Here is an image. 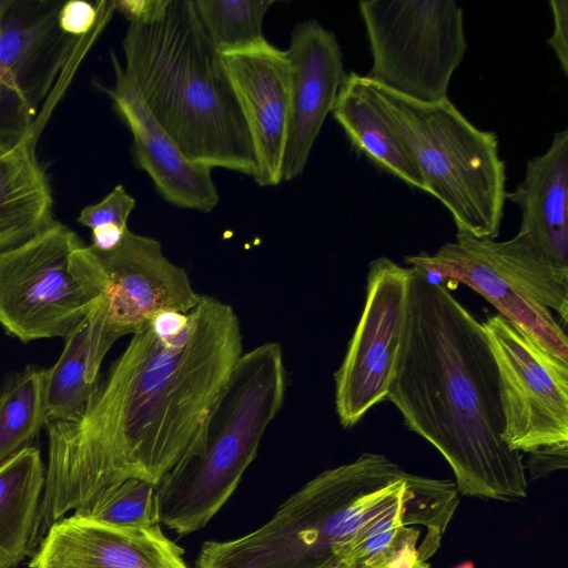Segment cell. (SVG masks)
<instances>
[{
  "label": "cell",
  "mask_w": 568,
  "mask_h": 568,
  "mask_svg": "<svg viewBox=\"0 0 568 568\" xmlns=\"http://www.w3.org/2000/svg\"><path fill=\"white\" fill-rule=\"evenodd\" d=\"M242 354L236 313L206 295L179 334L148 326L132 335L81 415L45 425L39 530L84 515L126 479L158 485L187 454Z\"/></svg>",
  "instance_id": "obj_1"
},
{
  "label": "cell",
  "mask_w": 568,
  "mask_h": 568,
  "mask_svg": "<svg viewBox=\"0 0 568 568\" xmlns=\"http://www.w3.org/2000/svg\"><path fill=\"white\" fill-rule=\"evenodd\" d=\"M413 267L408 318L387 400L445 458L464 496H527L519 452L503 439L499 377L483 324L446 284Z\"/></svg>",
  "instance_id": "obj_2"
},
{
  "label": "cell",
  "mask_w": 568,
  "mask_h": 568,
  "mask_svg": "<svg viewBox=\"0 0 568 568\" xmlns=\"http://www.w3.org/2000/svg\"><path fill=\"white\" fill-rule=\"evenodd\" d=\"M122 70L152 118L192 162L252 179V141L219 51L193 0H159L129 22Z\"/></svg>",
  "instance_id": "obj_3"
},
{
  "label": "cell",
  "mask_w": 568,
  "mask_h": 568,
  "mask_svg": "<svg viewBox=\"0 0 568 568\" xmlns=\"http://www.w3.org/2000/svg\"><path fill=\"white\" fill-rule=\"evenodd\" d=\"M286 372L281 345L243 353L187 454L160 480V523L184 536L224 506L282 408Z\"/></svg>",
  "instance_id": "obj_4"
},
{
  "label": "cell",
  "mask_w": 568,
  "mask_h": 568,
  "mask_svg": "<svg viewBox=\"0 0 568 568\" xmlns=\"http://www.w3.org/2000/svg\"><path fill=\"white\" fill-rule=\"evenodd\" d=\"M367 81L457 234L495 240L507 193L497 134L476 128L448 98L422 103Z\"/></svg>",
  "instance_id": "obj_5"
},
{
  "label": "cell",
  "mask_w": 568,
  "mask_h": 568,
  "mask_svg": "<svg viewBox=\"0 0 568 568\" xmlns=\"http://www.w3.org/2000/svg\"><path fill=\"white\" fill-rule=\"evenodd\" d=\"M438 280L463 283L541 349L568 364V274L556 270L527 233L507 241L457 234L434 254L404 258Z\"/></svg>",
  "instance_id": "obj_6"
},
{
  "label": "cell",
  "mask_w": 568,
  "mask_h": 568,
  "mask_svg": "<svg viewBox=\"0 0 568 568\" xmlns=\"http://www.w3.org/2000/svg\"><path fill=\"white\" fill-rule=\"evenodd\" d=\"M373 83L422 103L447 98L467 48L464 10L454 0H363Z\"/></svg>",
  "instance_id": "obj_7"
},
{
  "label": "cell",
  "mask_w": 568,
  "mask_h": 568,
  "mask_svg": "<svg viewBox=\"0 0 568 568\" xmlns=\"http://www.w3.org/2000/svg\"><path fill=\"white\" fill-rule=\"evenodd\" d=\"M81 240L54 222L24 243L0 253V325L28 343L67 337L91 312L95 298L70 263Z\"/></svg>",
  "instance_id": "obj_8"
},
{
  "label": "cell",
  "mask_w": 568,
  "mask_h": 568,
  "mask_svg": "<svg viewBox=\"0 0 568 568\" xmlns=\"http://www.w3.org/2000/svg\"><path fill=\"white\" fill-rule=\"evenodd\" d=\"M413 267L381 256L368 266L365 304L334 374L335 407L343 428L387 400L405 335Z\"/></svg>",
  "instance_id": "obj_9"
},
{
  "label": "cell",
  "mask_w": 568,
  "mask_h": 568,
  "mask_svg": "<svg viewBox=\"0 0 568 568\" xmlns=\"http://www.w3.org/2000/svg\"><path fill=\"white\" fill-rule=\"evenodd\" d=\"M481 324L498 371L504 442L527 454L568 445V364L498 314Z\"/></svg>",
  "instance_id": "obj_10"
},
{
  "label": "cell",
  "mask_w": 568,
  "mask_h": 568,
  "mask_svg": "<svg viewBox=\"0 0 568 568\" xmlns=\"http://www.w3.org/2000/svg\"><path fill=\"white\" fill-rule=\"evenodd\" d=\"M93 251L101 268L103 335L111 346L145 329L158 313H189L202 298L185 270L172 263L153 237L129 230L115 248Z\"/></svg>",
  "instance_id": "obj_11"
},
{
  "label": "cell",
  "mask_w": 568,
  "mask_h": 568,
  "mask_svg": "<svg viewBox=\"0 0 568 568\" xmlns=\"http://www.w3.org/2000/svg\"><path fill=\"white\" fill-rule=\"evenodd\" d=\"M62 1L0 0V122L30 125L77 37L59 27Z\"/></svg>",
  "instance_id": "obj_12"
},
{
  "label": "cell",
  "mask_w": 568,
  "mask_h": 568,
  "mask_svg": "<svg viewBox=\"0 0 568 568\" xmlns=\"http://www.w3.org/2000/svg\"><path fill=\"white\" fill-rule=\"evenodd\" d=\"M244 118L257 165V185L282 183L291 111V64L286 51L265 39L220 53Z\"/></svg>",
  "instance_id": "obj_13"
},
{
  "label": "cell",
  "mask_w": 568,
  "mask_h": 568,
  "mask_svg": "<svg viewBox=\"0 0 568 568\" xmlns=\"http://www.w3.org/2000/svg\"><path fill=\"white\" fill-rule=\"evenodd\" d=\"M160 525L128 528L71 514L51 525L29 568H190Z\"/></svg>",
  "instance_id": "obj_14"
},
{
  "label": "cell",
  "mask_w": 568,
  "mask_h": 568,
  "mask_svg": "<svg viewBox=\"0 0 568 568\" xmlns=\"http://www.w3.org/2000/svg\"><path fill=\"white\" fill-rule=\"evenodd\" d=\"M285 51L291 64V111L282 182L304 172L346 74L335 34L316 20L298 23Z\"/></svg>",
  "instance_id": "obj_15"
},
{
  "label": "cell",
  "mask_w": 568,
  "mask_h": 568,
  "mask_svg": "<svg viewBox=\"0 0 568 568\" xmlns=\"http://www.w3.org/2000/svg\"><path fill=\"white\" fill-rule=\"evenodd\" d=\"M114 84L104 88L113 108L132 134L131 153L138 169L153 182L158 194L180 209L212 212L220 202L212 169L190 161L148 111L111 52Z\"/></svg>",
  "instance_id": "obj_16"
},
{
  "label": "cell",
  "mask_w": 568,
  "mask_h": 568,
  "mask_svg": "<svg viewBox=\"0 0 568 568\" xmlns=\"http://www.w3.org/2000/svg\"><path fill=\"white\" fill-rule=\"evenodd\" d=\"M568 130L526 163L525 176L506 200L520 210L519 232L527 233L548 262L568 274Z\"/></svg>",
  "instance_id": "obj_17"
},
{
  "label": "cell",
  "mask_w": 568,
  "mask_h": 568,
  "mask_svg": "<svg viewBox=\"0 0 568 568\" xmlns=\"http://www.w3.org/2000/svg\"><path fill=\"white\" fill-rule=\"evenodd\" d=\"M37 133L0 130V253L55 222L50 185L36 156Z\"/></svg>",
  "instance_id": "obj_18"
},
{
  "label": "cell",
  "mask_w": 568,
  "mask_h": 568,
  "mask_svg": "<svg viewBox=\"0 0 568 568\" xmlns=\"http://www.w3.org/2000/svg\"><path fill=\"white\" fill-rule=\"evenodd\" d=\"M353 149L378 169L412 187L425 191V182L365 75L345 74L332 110Z\"/></svg>",
  "instance_id": "obj_19"
},
{
  "label": "cell",
  "mask_w": 568,
  "mask_h": 568,
  "mask_svg": "<svg viewBox=\"0 0 568 568\" xmlns=\"http://www.w3.org/2000/svg\"><path fill=\"white\" fill-rule=\"evenodd\" d=\"M104 315V301L99 296L88 316L64 338L57 362L47 368L48 423L78 418L97 390L101 364L111 348L103 335Z\"/></svg>",
  "instance_id": "obj_20"
},
{
  "label": "cell",
  "mask_w": 568,
  "mask_h": 568,
  "mask_svg": "<svg viewBox=\"0 0 568 568\" xmlns=\"http://www.w3.org/2000/svg\"><path fill=\"white\" fill-rule=\"evenodd\" d=\"M45 464L27 446L0 464V568H17L36 549Z\"/></svg>",
  "instance_id": "obj_21"
},
{
  "label": "cell",
  "mask_w": 568,
  "mask_h": 568,
  "mask_svg": "<svg viewBox=\"0 0 568 568\" xmlns=\"http://www.w3.org/2000/svg\"><path fill=\"white\" fill-rule=\"evenodd\" d=\"M47 368L28 366L0 390V464L27 446L47 425Z\"/></svg>",
  "instance_id": "obj_22"
},
{
  "label": "cell",
  "mask_w": 568,
  "mask_h": 568,
  "mask_svg": "<svg viewBox=\"0 0 568 568\" xmlns=\"http://www.w3.org/2000/svg\"><path fill=\"white\" fill-rule=\"evenodd\" d=\"M204 32L221 52L264 40L263 22L274 0H193Z\"/></svg>",
  "instance_id": "obj_23"
},
{
  "label": "cell",
  "mask_w": 568,
  "mask_h": 568,
  "mask_svg": "<svg viewBox=\"0 0 568 568\" xmlns=\"http://www.w3.org/2000/svg\"><path fill=\"white\" fill-rule=\"evenodd\" d=\"M81 516L116 527L160 525L158 486L140 478L126 479L103 494Z\"/></svg>",
  "instance_id": "obj_24"
},
{
  "label": "cell",
  "mask_w": 568,
  "mask_h": 568,
  "mask_svg": "<svg viewBox=\"0 0 568 568\" xmlns=\"http://www.w3.org/2000/svg\"><path fill=\"white\" fill-rule=\"evenodd\" d=\"M114 11V1L91 3L71 0L63 2L58 14V23L65 34L82 38L95 29L104 27Z\"/></svg>",
  "instance_id": "obj_25"
},
{
  "label": "cell",
  "mask_w": 568,
  "mask_h": 568,
  "mask_svg": "<svg viewBox=\"0 0 568 568\" xmlns=\"http://www.w3.org/2000/svg\"><path fill=\"white\" fill-rule=\"evenodd\" d=\"M135 207V199L118 184L100 202L83 207L78 216V222L91 231L116 225L128 229L130 214Z\"/></svg>",
  "instance_id": "obj_26"
},
{
  "label": "cell",
  "mask_w": 568,
  "mask_h": 568,
  "mask_svg": "<svg viewBox=\"0 0 568 568\" xmlns=\"http://www.w3.org/2000/svg\"><path fill=\"white\" fill-rule=\"evenodd\" d=\"M568 445L544 447L529 453V458L524 464L530 478L536 480L548 476L549 474L567 468Z\"/></svg>",
  "instance_id": "obj_27"
},
{
  "label": "cell",
  "mask_w": 568,
  "mask_h": 568,
  "mask_svg": "<svg viewBox=\"0 0 568 568\" xmlns=\"http://www.w3.org/2000/svg\"><path fill=\"white\" fill-rule=\"evenodd\" d=\"M549 6L554 17V30L547 42L555 52L561 71L568 75V2L550 0Z\"/></svg>",
  "instance_id": "obj_28"
},
{
  "label": "cell",
  "mask_w": 568,
  "mask_h": 568,
  "mask_svg": "<svg viewBox=\"0 0 568 568\" xmlns=\"http://www.w3.org/2000/svg\"><path fill=\"white\" fill-rule=\"evenodd\" d=\"M130 229L108 225L92 231L91 246L98 252H109L120 245Z\"/></svg>",
  "instance_id": "obj_29"
},
{
  "label": "cell",
  "mask_w": 568,
  "mask_h": 568,
  "mask_svg": "<svg viewBox=\"0 0 568 568\" xmlns=\"http://www.w3.org/2000/svg\"><path fill=\"white\" fill-rule=\"evenodd\" d=\"M159 0H124L114 1V9L120 11L129 22L145 19L155 9Z\"/></svg>",
  "instance_id": "obj_30"
},
{
  "label": "cell",
  "mask_w": 568,
  "mask_h": 568,
  "mask_svg": "<svg viewBox=\"0 0 568 568\" xmlns=\"http://www.w3.org/2000/svg\"><path fill=\"white\" fill-rule=\"evenodd\" d=\"M418 541L404 545L386 564L379 568H414L419 560Z\"/></svg>",
  "instance_id": "obj_31"
},
{
  "label": "cell",
  "mask_w": 568,
  "mask_h": 568,
  "mask_svg": "<svg viewBox=\"0 0 568 568\" xmlns=\"http://www.w3.org/2000/svg\"><path fill=\"white\" fill-rule=\"evenodd\" d=\"M414 568H430L428 561L418 560Z\"/></svg>",
  "instance_id": "obj_32"
},
{
  "label": "cell",
  "mask_w": 568,
  "mask_h": 568,
  "mask_svg": "<svg viewBox=\"0 0 568 568\" xmlns=\"http://www.w3.org/2000/svg\"><path fill=\"white\" fill-rule=\"evenodd\" d=\"M454 568H475V567H474V564H473V562H470V561H465V562H463V564L457 565V566H456V567H454Z\"/></svg>",
  "instance_id": "obj_33"
}]
</instances>
